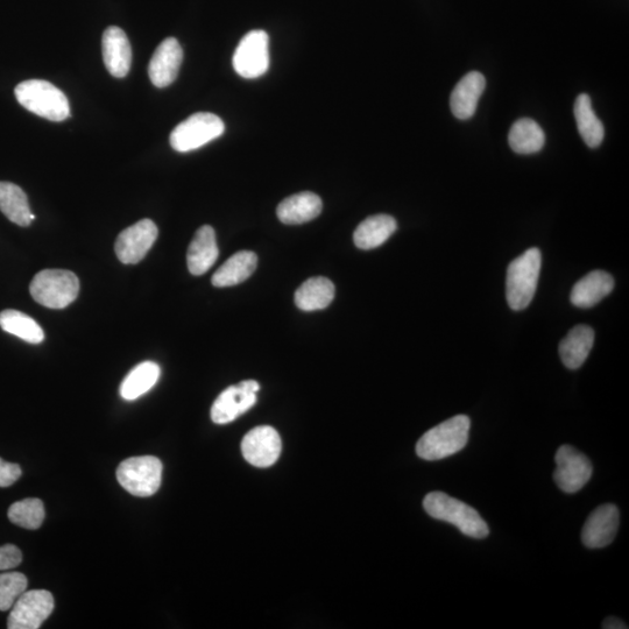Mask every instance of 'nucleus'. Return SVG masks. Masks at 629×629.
Segmentation results:
<instances>
[{
  "label": "nucleus",
  "mask_w": 629,
  "mask_h": 629,
  "mask_svg": "<svg viewBox=\"0 0 629 629\" xmlns=\"http://www.w3.org/2000/svg\"><path fill=\"white\" fill-rule=\"evenodd\" d=\"M423 508L431 518L456 526L462 534L472 539L482 540L490 534L489 526L475 508L443 492L427 494Z\"/></svg>",
  "instance_id": "1"
},
{
  "label": "nucleus",
  "mask_w": 629,
  "mask_h": 629,
  "mask_svg": "<svg viewBox=\"0 0 629 629\" xmlns=\"http://www.w3.org/2000/svg\"><path fill=\"white\" fill-rule=\"evenodd\" d=\"M471 421L456 415L424 434L416 444V454L426 461H440L463 450L469 441Z\"/></svg>",
  "instance_id": "2"
},
{
  "label": "nucleus",
  "mask_w": 629,
  "mask_h": 629,
  "mask_svg": "<svg viewBox=\"0 0 629 629\" xmlns=\"http://www.w3.org/2000/svg\"><path fill=\"white\" fill-rule=\"evenodd\" d=\"M542 256L539 249L527 250L514 259L507 270L506 296L515 312L526 309L533 301L539 284Z\"/></svg>",
  "instance_id": "3"
},
{
  "label": "nucleus",
  "mask_w": 629,
  "mask_h": 629,
  "mask_svg": "<svg viewBox=\"0 0 629 629\" xmlns=\"http://www.w3.org/2000/svg\"><path fill=\"white\" fill-rule=\"evenodd\" d=\"M21 106L39 117L63 122L70 115L68 98L59 88L44 80H28L14 89Z\"/></svg>",
  "instance_id": "4"
},
{
  "label": "nucleus",
  "mask_w": 629,
  "mask_h": 629,
  "mask_svg": "<svg viewBox=\"0 0 629 629\" xmlns=\"http://www.w3.org/2000/svg\"><path fill=\"white\" fill-rule=\"evenodd\" d=\"M32 298L39 305L51 309L66 308L77 299L80 280L66 270H45L33 278L30 286Z\"/></svg>",
  "instance_id": "5"
},
{
  "label": "nucleus",
  "mask_w": 629,
  "mask_h": 629,
  "mask_svg": "<svg viewBox=\"0 0 629 629\" xmlns=\"http://www.w3.org/2000/svg\"><path fill=\"white\" fill-rule=\"evenodd\" d=\"M162 471L164 466L157 457H131L118 466L117 479L132 496L151 497L160 489Z\"/></svg>",
  "instance_id": "6"
},
{
  "label": "nucleus",
  "mask_w": 629,
  "mask_h": 629,
  "mask_svg": "<svg viewBox=\"0 0 629 629\" xmlns=\"http://www.w3.org/2000/svg\"><path fill=\"white\" fill-rule=\"evenodd\" d=\"M225 125L221 118L210 112H199L175 127L171 145L176 152L195 151L222 136Z\"/></svg>",
  "instance_id": "7"
},
{
  "label": "nucleus",
  "mask_w": 629,
  "mask_h": 629,
  "mask_svg": "<svg viewBox=\"0 0 629 629\" xmlns=\"http://www.w3.org/2000/svg\"><path fill=\"white\" fill-rule=\"evenodd\" d=\"M233 68L246 80L258 79L270 68V37L265 31H251L240 40L232 60Z\"/></svg>",
  "instance_id": "8"
},
{
  "label": "nucleus",
  "mask_w": 629,
  "mask_h": 629,
  "mask_svg": "<svg viewBox=\"0 0 629 629\" xmlns=\"http://www.w3.org/2000/svg\"><path fill=\"white\" fill-rule=\"evenodd\" d=\"M554 480L558 489L565 493H576L588 484L593 473L590 459L571 445H562L555 456Z\"/></svg>",
  "instance_id": "9"
},
{
  "label": "nucleus",
  "mask_w": 629,
  "mask_h": 629,
  "mask_svg": "<svg viewBox=\"0 0 629 629\" xmlns=\"http://www.w3.org/2000/svg\"><path fill=\"white\" fill-rule=\"evenodd\" d=\"M7 628L38 629L54 611V597L46 590L26 591L12 606Z\"/></svg>",
  "instance_id": "10"
},
{
  "label": "nucleus",
  "mask_w": 629,
  "mask_h": 629,
  "mask_svg": "<svg viewBox=\"0 0 629 629\" xmlns=\"http://www.w3.org/2000/svg\"><path fill=\"white\" fill-rule=\"evenodd\" d=\"M260 385L256 380H244L226 388L211 407V420L216 424H228L257 404Z\"/></svg>",
  "instance_id": "11"
},
{
  "label": "nucleus",
  "mask_w": 629,
  "mask_h": 629,
  "mask_svg": "<svg viewBox=\"0 0 629 629\" xmlns=\"http://www.w3.org/2000/svg\"><path fill=\"white\" fill-rule=\"evenodd\" d=\"M158 235L157 225L151 219H141L118 236L115 244L118 259L125 265L138 264L152 249Z\"/></svg>",
  "instance_id": "12"
},
{
  "label": "nucleus",
  "mask_w": 629,
  "mask_h": 629,
  "mask_svg": "<svg viewBox=\"0 0 629 629\" xmlns=\"http://www.w3.org/2000/svg\"><path fill=\"white\" fill-rule=\"evenodd\" d=\"M282 442L277 430L270 426H260L245 435L242 442L243 456L256 468H270L278 462Z\"/></svg>",
  "instance_id": "13"
},
{
  "label": "nucleus",
  "mask_w": 629,
  "mask_h": 629,
  "mask_svg": "<svg viewBox=\"0 0 629 629\" xmlns=\"http://www.w3.org/2000/svg\"><path fill=\"white\" fill-rule=\"evenodd\" d=\"M620 524L617 506L605 504L593 511L582 530L586 548L599 549L609 546L616 537Z\"/></svg>",
  "instance_id": "14"
},
{
  "label": "nucleus",
  "mask_w": 629,
  "mask_h": 629,
  "mask_svg": "<svg viewBox=\"0 0 629 629\" xmlns=\"http://www.w3.org/2000/svg\"><path fill=\"white\" fill-rule=\"evenodd\" d=\"M183 60L182 47L175 38H168L161 42L154 52L148 76L157 88H166L176 80Z\"/></svg>",
  "instance_id": "15"
},
{
  "label": "nucleus",
  "mask_w": 629,
  "mask_h": 629,
  "mask_svg": "<svg viewBox=\"0 0 629 629\" xmlns=\"http://www.w3.org/2000/svg\"><path fill=\"white\" fill-rule=\"evenodd\" d=\"M103 60L106 69L117 79L129 74L132 65V48L126 33L117 26L106 28L102 39Z\"/></svg>",
  "instance_id": "16"
},
{
  "label": "nucleus",
  "mask_w": 629,
  "mask_h": 629,
  "mask_svg": "<svg viewBox=\"0 0 629 629\" xmlns=\"http://www.w3.org/2000/svg\"><path fill=\"white\" fill-rule=\"evenodd\" d=\"M485 87L486 80L482 73L471 72L465 75L451 94L450 108L454 116L461 120L472 118Z\"/></svg>",
  "instance_id": "17"
},
{
  "label": "nucleus",
  "mask_w": 629,
  "mask_h": 629,
  "mask_svg": "<svg viewBox=\"0 0 629 629\" xmlns=\"http://www.w3.org/2000/svg\"><path fill=\"white\" fill-rule=\"evenodd\" d=\"M219 256L215 230L204 225L197 230L189 245L187 264L190 273L195 277L206 274L216 263Z\"/></svg>",
  "instance_id": "18"
},
{
  "label": "nucleus",
  "mask_w": 629,
  "mask_h": 629,
  "mask_svg": "<svg viewBox=\"0 0 629 629\" xmlns=\"http://www.w3.org/2000/svg\"><path fill=\"white\" fill-rule=\"evenodd\" d=\"M614 288L612 275L605 271H593L579 280L572 288L571 302L578 308H591L611 294Z\"/></svg>",
  "instance_id": "19"
},
{
  "label": "nucleus",
  "mask_w": 629,
  "mask_h": 629,
  "mask_svg": "<svg viewBox=\"0 0 629 629\" xmlns=\"http://www.w3.org/2000/svg\"><path fill=\"white\" fill-rule=\"evenodd\" d=\"M322 208L320 196L303 192L289 196L282 201L277 209V215L284 224L298 225L313 221L320 216Z\"/></svg>",
  "instance_id": "20"
},
{
  "label": "nucleus",
  "mask_w": 629,
  "mask_h": 629,
  "mask_svg": "<svg viewBox=\"0 0 629 629\" xmlns=\"http://www.w3.org/2000/svg\"><path fill=\"white\" fill-rule=\"evenodd\" d=\"M595 343V331L589 325H577L560 344L562 362L570 370H577L588 359Z\"/></svg>",
  "instance_id": "21"
},
{
  "label": "nucleus",
  "mask_w": 629,
  "mask_h": 629,
  "mask_svg": "<svg viewBox=\"0 0 629 629\" xmlns=\"http://www.w3.org/2000/svg\"><path fill=\"white\" fill-rule=\"evenodd\" d=\"M397 229V221L392 216H371L358 225L353 240L358 249L373 250L386 243Z\"/></svg>",
  "instance_id": "22"
},
{
  "label": "nucleus",
  "mask_w": 629,
  "mask_h": 629,
  "mask_svg": "<svg viewBox=\"0 0 629 629\" xmlns=\"http://www.w3.org/2000/svg\"><path fill=\"white\" fill-rule=\"evenodd\" d=\"M257 265L258 257L256 253L250 251L238 252L218 268L211 279L212 285L223 288L242 284L256 271Z\"/></svg>",
  "instance_id": "23"
},
{
  "label": "nucleus",
  "mask_w": 629,
  "mask_h": 629,
  "mask_svg": "<svg viewBox=\"0 0 629 629\" xmlns=\"http://www.w3.org/2000/svg\"><path fill=\"white\" fill-rule=\"evenodd\" d=\"M0 211L23 228L35 219L24 190L11 182H0Z\"/></svg>",
  "instance_id": "24"
},
{
  "label": "nucleus",
  "mask_w": 629,
  "mask_h": 629,
  "mask_svg": "<svg viewBox=\"0 0 629 629\" xmlns=\"http://www.w3.org/2000/svg\"><path fill=\"white\" fill-rule=\"evenodd\" d=\"M334 298V284L323 277H316L303 282L295 293L296 306L305 312L327 308Z\"/></svg>",
  "instance_id": "25"
},
{
  "label": "nucleus",
  "mask_w": 629,
  "mask_h": 629,
  "mask_svg": "<svg viewBox=\"0 0 629 629\" xmlns=\"http://www.w3.org/2000/svg\"><path fill=\"white\" fill-rule=\"evenodd\" d=\"M161 370L158 364L153 362L141 363L127 374L122 386L120 395L126 401H134L143 397L157 385Z\"/></svg>",
  "instance_id": "26"
},
{
  "label": "nucleus",
  "mask_w": 629,
  "mask_h": 629,
  "mask_svg": "<svg viewBox=\"0 0 629 629\" xmlns=\"http://www.w3.org/2000/svg\"><path fill=\"white\" fill-rule=\"evenodd\" d=\"M508 143L515 153L534 154L542 150L546 136L541 126L533 119L522 118L512 126L508 134Z\"/></svg>",
  "instance_id": "27"
},
{
  "label": "nucleus",
  "mask_w": 629,
  "mask_h": 629,
  "mask_svg": "<svg viewBox=\"0 0 629 629\" xmlns=\"http://www.w3.org/2000/svg\"><path fill=\"white\" fill-rule=\"evenodd\" d=\"M575 118L577 129L585 144L590 148H597L603 143L605 130L604 125L595 111L592 109L590 96L586 94L579 95L575 103Z\"/></svg>",
  "instance_id": "28"
},
{
  "label": "nucleus",
  "mask_w": 629,
  "mask_h": 629,
  "mask_svg": "<svg viewBox=\"0 0 629 629\" xmlns=\"http://www.w3.org/2000/svg\"><path fill=\"white\" fill-rule=\"evenodd\" d=\"M0 328L7 334L17 336L30 344H40L45 341V332L32 317L7 309L0 313Z\"/></svg>",
  "instance_id": "29"
},
{
  "label": "nucleus",
  "mask_w": 629,
  "mask_h": 629,
  "mask_svg": "<svg viewBox=\"0 0 629 629\" xmlns=\"http://www.w3.org/2000/svg\"><path fill=\"white\" fill-rule=\"evenodd\" d=\"M7 515L13 525L35 530L44 524L45 506L40 499H25L14 503Z\"/></svg>",
  "instance_id": "30"
},
{
  "label": "nucleus",
  "mask_w": 629,
  "mask_h": 629,
  "mask_svg": "<svg viewBox=\"0 0 629 629\" xmlns=\"http://www.w3.org/2000/svg\"><path fill=\"white\" fill-rule=\"evenodd\" d=\"M27 578L20 572H5L0 575V611L12 609L18 598L26 592Z\"/></svg>",
  "instance_id": "31"
},
{
  "label": "nucleus",
  "mask_w": 629,
  "mask_h": 629,
  "mask_svg": "<svg viewBox=\"0 0 629 629\" xmlns=\"http://www.w3.org/2000/svg\"><path fill=\"white\" fill-rule=\"evenodd\" d=\"M23 562L21 550L14 544H5L0 547V570L17 568Z\"/></svg>",
  "instance_id": "32"
},
{
  "label": "nucleus",
  "mask_w": 629,
  "mask_h": 629,
  "mask_svg": "<svg viewBox=\"0 0 629 629\" xmlns=\"http://www.w3.org/2000/svg\"><path fill=\"white\" fill-rule=\"evenodd\" d=\"M23 475L18 464L5 462L0 458V487H9Z\"/></svg>",
  "instance_id": "33"
},
{
  "label": "nucleus",
  "mask_w": 629,
  "mask_h": 629,
  "mask_svg": "<svg viewBox=\"0 0 629 629\" xmlns=\"http://www.w3.org/2000/svg\"><path fill=\"white\" fill-rule=\"evenodd\" d=\"M603 628L604 629H627L628 626L624 623L623 620H620L616 617H609L604 620Z\"/></svg>",
  "instance_id": "34"
}]
</instances>
